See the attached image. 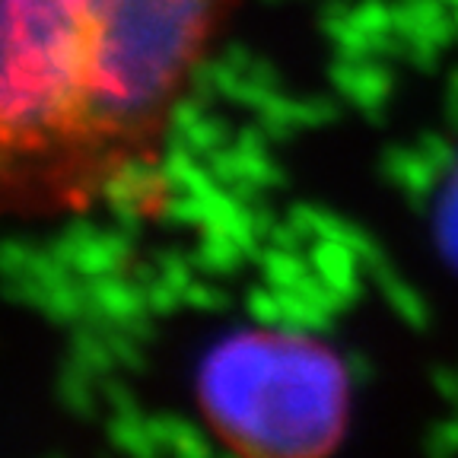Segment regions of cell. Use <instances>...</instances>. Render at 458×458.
<instances>
[{
	"label": "cell",
	"instance_id": "7a4b0ae2",
	"mask_svg": "<svg viewBox=\"0 0 458 458\" xmlns=\"http://www.w3.org/2000/svg\"><path fill=\"white\" fill-rule=\"evenodd\" d=\"M198 408L223 445L251 458H318L351 427V372L318 337L245 328L200 360Z\"/></svg>",
	"mask_w": 458,
	"mask_h": 458
},
{
	"label": "cell",
	"instance_id": "6da1fadb",
	"mask_svg": "<svg viewBox=\"0 0 458 458\" xmlns=\"http://www.w3.org/2000/svg\"><path fill=\"white\" fill-rule=\"evenodd\" d=\"M239 0H0V214H80L153 169Z\"/></svg>",
	"mask_w": 458,
	"mask_h": 458
},
{
	"label": "cell",
	"instance_id": "3957f363",
	"mask_svg": "<svg viewBox=\"0 0 458 458\" xmlns=\"http://www.w3.org/2000/svg\"><path fill=\"white\" fill-rule=\"evenodd\" d=\"M437 239L443 245L445 258L458 267V165L449 175L437 208Z\"/></svg>",
	"mask_w": 458,
	"mask_h": 458
}]
</instances>
